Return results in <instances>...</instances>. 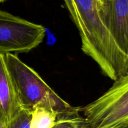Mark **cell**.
<instances>
[{
    "instance_id": "obj_1",
    "label": "cell",
    "mask_w": 128,
    "mask_h": 128,
    "mask_svg": "<svg viewBox=\"0 0 128 128\" xmlns=\"http://www.w3.org/2000/svg\"><path fill=\"white\" fill-rule=\"evenodd\" d=\"M81 40L85 54L104 75L115 81L128 72V55L120 47L105 24L99 0H64Z\"/></svg>"
},
{
    "instance_id": "obj_9",
    "label": "cell",
    "mask_w": 128,
    "mask_h": 128,
    "mask_svg": "<svg viewBox=\"0 0 128 128\" xmlns=\"http://www.w3.org/2000/svg\"><path fill=\"white\" fill-rule=\"evenodd\" d=\"M32 112L22 110L10 122L8 128H30Z\"/></svg>"
},
{
    "instance_id": "obj_5",
    "label": "cell",
    "mask_w": 128,
    "mask_h": 128,
    "mask_svg": "<svg viewBox=\"0 0 128 128\" xmlns=\"http://www.w3.org/2000/svg\"><path fill=\"white\" fill-rule=\"evenodd\" d=\"M105 24L122 51L128 55V0H99Z\"/></svg>"
},
{
    "instance_id": "obj_7",
    "label": "cell",
    "mask_w": 128,
    "mask_h": 128,
    "mask_svg": "<svg viewBox=\"0 0 128 128\" xmlns=\"http://www.w3.org/2000/svg\"><path fill=\"white\" fill-rule=\"evenodd\" d=\"M57 119L56 112L45 107L38 106L32 113L30 128H52Z\"/></svg>"
},
{
    "instance_id": "obj_2",
    "label": "cell",
    "mask_w": 128,
    "mask_h": 128,
    "mask_svg": "<svg viewBox=\"0 0 128 128\" xmlns=\"http://www.w3.org/2000/svg\"><path fill=\"white\" fill-rule=\"evenodd\" d=\"M5 62L21 108L33 112L38 106L52 110L58 119L80 116L79 108L61 98L32 68L16 54H4Z\"/></svg>"
},
{
    "instance_id": "obj_6",
    "label": "cell",
    "mask_w": 128,
    "mask_h": 128,
    "mask_svg": "<svg viewBox=\"0 0 128 128\" xmlns=\"http://www.w3.org/2000/svg\"><path fill=\"white\" fill-rule=\"evenodd\" d=\"M22 110L7 69L4 54H0V118L8 128Z\"/></svg>"
},
{
    "instance_id": "obj_4",
    "label": "cell",
    "mask_w": 128,
    "mask_h": 128,
    "mask_svg": "<svg viewBox=\"0 0 128 128\" xmlns=\"http://www.w3.org/2000/svg\"><path fill=\"white\" fill-rule=\"evenodd\" d=\"M46 30L42 25L30 22L0 10V54L28 52L43 41Z\"/></svg>"
},
{
    "instance_id": "obj_13",
    "label": "cell",
    "mask_w": 128,
    "mask_h": 128,
    "mask_svg": "<svg viewBox=\"0 0 128 128\" xmlns=\"http://www.w3.org/2000/svg\"></svg>"
},
{
    "instance_id": "obj_8",
    "label": "cell",
    "mask_w": 128,
    "mask_h": 128,
    "mask_svg": "<svg viewBox=\"0 0 128 128\" xmlns=\"http://www.w3.org/2000/svg\"><path fill=\"white\" fill-rule=\"evenodd\" d=\"M52 128H90L87 121L81 116L57 119Z\"/></svg>"
},
{
    "instance_id": "obj_11",
    "label": "cell",
    "mask_w": 128,
    "mask_h": 128,
    "mask_svg": "<svg viewBox=\"0 0 128 128\" xmlns=\"http://www.w3.org/2000/svg\"><path fill=\"white\" fill-rule=\"evenodd\" d=\"M6 1V0H0V3H1V2H4V1Z\"/></svg>"
},
{
    "instance_id": "obj_10",
    "label": "cell",
    "mask_w": 128,
    "mask_h": 128,
    "mask_svg": "<svg viewBox=\"0 0 128 128\" xmlns=\"http://www.w3.org/2000/svg\"><path fill=\"white\" fill-rule=\"evenodd\" d=\"M0 128H8L4 124V123L2 122V120H1V118H0Z\"/></svg>"
},
{
    "instance_id": "obj_3",
    "label": "cell",
    "mask_w": 128,
    "mask_h": 128,
    "mask_svg": "<svg viewBox=\"0 0 128 128\" xmlns=\"http://www.w3.org/2000/svg\"><path fill=\"white\" fill-rule=\"evenodd\" d=\"M114 81L102 96L81 110L90 128L128 125V72Z\"/></svg>"
},
{
    "instance_id": "obj_12",
    "label": "cell",
    "mask_w": 128,
    "mask_h": 128,
    "mask_svg": "<svg viewBox=\"0 0 128 128\" xmlns=\"http://www.w3.org/2000/svg\"><path fill=\"white\" fill-rule=\"evenodd\" d=\"M128 128V126H124V127H121V128Z\"/></svg>"
}]
</instances>
